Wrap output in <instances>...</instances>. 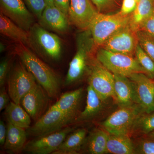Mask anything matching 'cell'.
<instances>
[{
    "label": "cell",
    "instance_id": "cell-1",
    "mask_svg": "<svg viewBox=\"0 0 154 154\" xmlns=\"http://www.w3.org/2000/svg\"><path fill=\"white\" fill-rule=\"evenodd\" d=\"M17 53L20 60L49 97L57 98L60 92V82L56 73L26 48L21 46Z\"/></svg>",
    "mask_w": 154,
    "mask_h": 154
},
{
    "label": "cell",
    "instance_id": "cell-2",
    "mask_svg": "<svg viewBox=\"0 0 154 154\" xmlns=\"http://www.w3.org/2000/svg\"><path fill=\"white\" fill-rule=\"evenodd\" d=\"M77 51L70 62L65 79V85H69L80 80L88 69L93 50L94 40L90 30H82L77 35Z\"/></svg>",
    "mask_w": 154,
    "mask_h": 154
},
{
    "label": "cell",
    "instance_id": "cell-3",
    "mask_svg": "<svg viewBox=\"0 0 154 154\" xmlns=\"http://www.w3.org/2000/svg\"><path fill=\"white\" fill-rule=\"evenodd\" d=\"M131 14L123 15L119 12L114 14L99 13L89 28L95 48L101 47L110 36L128 25Z\"/></svg>",
    "mask_w": 154,
    "mask_h": 154
},
{
    "label": "cell",
    "instance_id": "cell-4",
    "mask_svg": "<svg viewBox=\"0 0 154 154\" xmlns=\"http://www.w3.org/2000/svg\"><path fill=\"white\" fill-rule=\"evenodd\" d=\"M96 58L113 74L128 78L131 75L137 73L146 75L145 71L141 66L136 58L132 56L113 52L99 48L96 51Z\"/></svg>",
    "mask_w": 154,
    "mask_h": 154
},
{
    "label": "cell",
    "instance_id": "cell-5",
    "mask_svg": "<svg viewBox=\"0 0 154 154\" xmlns=\"http://www.w3.org/2000/svg\"><path fill=\"white\" fill-rule=\"evenodd\" d=\"M144 113L137 104L120 107L102 123L103 129L108 134L129 135L137 118Z\"/></svg>",
    "mask_w": 154,
    "mask_h": 154
},
{
    "label": "cell",
    "instance_id": "cell-6",
    "mask_svg": "<svg viewBox=\"0 0 154 154\" xmlns=\"http://www.w3.org/2000/svg\"><path fill=\"white\" fill-rule=\"evenodd\" d=\"M36 80L20 60L12 66L7 79L12 101L20 105L22 97L37 85Z\"/></svg>",
    "mask_w": 154,
    "mask_h": 154
},
{
    "label": "cell",
    "instance_id": "cell-7",
    "mask_svg": "<svg viewBox=\"0 0 154 154\" xmlns=\"http://www.w3.org/2000/svg\"><path fill=\"white\" fill-rule=\"evenodd\" d=\"M75 119L51 106L35 123L26 129L27 136L37 137L50 134L64 128Z\"/></svg>",
    "mask_w": 154,
    "mask_h": 154
},
{
    "label": "cell",
    "instance_id": "cell-8",
    "mask_svg": "<svg viewBox=\"0 0 154 154\" xmlns=\"http://www.w3.org/2000/svg\"><path fill=\"white\" fill-rule=\"evenodd\" d=\"M88 84L103 101L114 96V75L97 60L91 58Z\"/></svg>",
    "mask_w": 154,
    "mask_h": 154
},
{
    "label": "cell",
    "instance_id": "cell-9",
    "mask_svg": "<svg viewBox=\"0 0 154 154\" xmlns=\"http://www.w3.org/2000/svg\"><path fill=\"white\" fill-rule=\"evenodd\" d=\"M30 42L35 45L43 54L52 60L60 59L62 44L60 38L39 25L35 24L29 30Z\"/></svg>",
    "mask_w": 154,
    "mask_h": 154
},
{
    "label": "cell",
    "instance_id": "cell-10",
    "mask_svg": "<svg viewBox=\"0 0 154 154\" xmlns=\"http://www.w3.org/2000/svg\"><path fill=\"white\" fill-rule=\"evenodd\" d=\"M138 44L137 31L133 30L129 23L110 36L100 48L134 56Z\"/></svg>",
    "mask_w": 154,
    "mask_h": 154
},
{
    "label": "cell",
    "instance_id": "cell-11",
    "mask_svg": "<svg viewBox=\"0 0 154 154\" xmlns=\"http://www.w3.org/2000/svg\"><path fill=\"white\" fill-rule=\"evenodd\" d=\"M74 130V128L68 126L50 134L35 137L26 143L23 151L33 154H53Z\"/></svg>",
    "mask_w": 154,
    "mask_h": 154
},
{
    "label": "cell",
    "instance_id": "cell-12",
    "mask_svg": "<svg viewBox=\"0 0 154 154\" xmlns=\"http://www.w3.org/2000/svg\"><path fill=\"white\" fill-rule=\"evenodd\" d=\"M99 13L91 0H70L69 22L80 30H88Z\"/></svg>",
    "mask_w": 154,
    "mask_h": 154
},
{
    "label": "cell",
    "instance_id": "cell-13",
    "mask_svg": "<svg viewBox=\"0 0 154 154\" xmlns=\"http://www.w3.org/2000/svg\"><path fill=\"white\" fill-rule=\"evenodd\" d=\"M1 13L29 32L34 19L23 0H0Z\"/></svg>",
    "mask_w": 154,
    "mask_h": 154
},
{
    "label": "cell",
    "instance_id": "cell-14",
    "mask_svg": "<svg viewBox=\"0 0 154 154\" xmlns=\"http://www.w3.org/2000/svg\"><path fill=\"white\" fill-rule=\"evenodd\" d=\"M134 87L137 104L144 112L149 113L154 110V83L145 74L137 73L129 77Z\"/></svg>",
    "mask_w": 154,
    "mask_h": 154
},
{
    "label": "cell",
    "instance_id": "cell-15",
    "mask_svg": "<svg viewBox=\"0 0 154 154\" xmlns=\"http://www.w3.org/2000/svg\"><path fill=\"white\" fill-rule=\"evenodd\" d=\"M49 98L44 89L37 84L22 97L20 105L36 122L47 111Z\"/></svg>",
    "mask_w": 154,
    "mask_h": 154
},
{
    "label": "cell",
    "instance_id": "cell-16",
    "mask_svg": "<svg viewBox=\"0 0 154 154\" xmlns=\"http://www.w3.org/2000/svg\"><path fill=\"white\" fill-rule=\"evenodd\" d=\"M38 22L45 29L59 33H66L70 25L68 17L54 5L46 6Z\"/></svg>",
    "mask_w": 154,
    "mask_h": 154
},
{
    "label": "cell",
    "instance_id": "cell-17",
    "mask_svg": "<svg viewBox=\"0 0 154 154\" xmlns=\"http://www.w3.org/2000/svg\"><path fill=\"white\" fill-rule=\"evenodd\" d=\"M114 77V99L119 107L137 104L134 87L129 78L113 74Z\"/></svg>",
    "mask_w": 154,
    "mask_h": 154
},
{
    "label": "cell",
    "instance_id": "cell-18",
    "mask_svg": "<svg viewBox=\"0 0 154 154\" xmlns=\"http://www.w3.org/2000/svg\"><path fill=\"white\" fill-rule=\"evenodd\" d=\"M7 126V135L4 145L5 150L11 154L19 153L23 151L26 143V130L9 122Z\"/></svg>",
    "mask_w": 154,
    "mask_h": 154
},
{
    "label": "cell",
    "instance_id": "cell-19",
    "mask_svg": "<svg viewBox=\"0 0 154 154\" xmlns=\"http://www.w3.org/2000/svg\"><path fill=\"white\" fill-rule=\"evenodd\" d=\"M108 137V133L104 129L95 128L87 136L82 150L88 154L107 153Z\"/></svg>",
    "mask_w": 154,
    "mask_h": 154
},
{
    "label": "cell",
    "instance_id": "cell-20",
    "mask_svg": "<svg viewBox=\"0 0 154 154\" xmlns=\"http://www.w3.org/2000/svg\"><path fill=\"white\" fill-rule=\"evenodd\" d=\"M83 92L82 88H80L71 92H66L61 95L55 104L51 106L75 119L78 115L77 111Z\"/></svg>",
    "mask_w": 154,
    "mask_h": 154
},
{
    "label": "cell",
    "instance_id": "cell-21",
    "mask_svg": "<svg viewBox=\"0 0 154 154\" xmlns=\"http://www.w3.org/2000/svg\"><path fill=\"white\" fill-rule=\"evenodd\" d=\"M2 14H0V32L24 45H31L30 34Z\"/></svg>",
    "mask_w": 154,
    "mask_h": 154
},
{
    "label": "cell",
    "instance_id": "cell-22",
    "mask_svg": "<svg viewBox=\"0 0 154 154\" xmlns=\"http://www.w3.org/2000/svg\"><path fill=\"white\" fill-rule=\"evenodd\" d=\"M103 101L94 89L89 85L87 88L85 108L78 115L74 122H82L94 119L102 111Z\"/></svg>",
    "mask_w": 154,
    "mask_h": 154
},
{
    "label": "cell",
    "instance_id": "cell-23",
    "mask_svg": "<svg viewBox=\"0 0 154 154\" xmlns=\"http://www.w3.org/2000/svg\"><path fill=\"white\" fill-rule=\"evenodd\" d=\"M87 130L79 128L73 131L68 135L58 149L53 154H75L79 153L86 137Z\"/></svg>",
    "mask_w": 154,
    "mask_h": 154
},
{
    "label": "cell",
    "instance_id": "cell-24",
    "mask_svg": "<svg viewBox=\"0 0 154 154\" xmlns=\"http://www.w3.org/2000/svg\"><path fill=\"white\" fill-rule=\"evenodd\" d=\"M107 153L134 154V143L129 135L108 134Z\"/></svg>",
    "mask_w": 154,
    "mask_h": 154
},
{
    "label": "cell",
    "instance_id": "cell-25",
    "mask_svg": "<svg viewBox=\"0 0 154 154\" xmlns=\"http://www.w3.org/2000/svg\"><path fill=\"white\" fill-rule=\"evenodd\" d=\"M5 114L8 122L15 126L27 129L30 126L31 117L20 105L13 102L9 103L5 108Z\"/></svg>",
    "mask_w": 154,
    "mask_h": 154
},
{
    "label": "cell",
    "instance_id": "cell-26",
    "mask_svg": "<svg viewBox=\"0 0 154 154\" xmlns=\"http://www.w3.org/2000/svg\"><path fill=\"white\" fill-rule=\"evenodd\" d=\"M154 13V0H139L136 8L131 14L129 25L137 31L141 25Z\"/></svg>",
    "mask_w": 154,
    "mask_h": 154
},
{
    "label": "cell",
    "instance_id": "cell-27",
    "mask_svg": "<svg viewBox=\"0 0 154 154\" xmlns=\"http://www.w3.org/2000/svg\"><path fill=\"white\" fill-rule=\"evenodd\" d=\"M154 131V110L143 113L135 121L131 134L147 135Z\"/></svg>",
    "mask_w": 154,
    "mask_h": 154
},
{
    "label": "cell",
    "instance_id": "cell-28",
    "mask_svg": "<svg viewBox=\"0 0 154 154\" xmlns=\"http://www.w3.org/2000/svg\"><path fill=\"white\" fill-rule=\"evenodd\" d=\"M135 55L141 66L145 71L146 75L152 79H154V61L139 44Z\"/></svg>",
    "mask_w": 154,
    "mask_h": 154
},
{
    "label": "cell",
    "instance_id": "cell-29",
    "mask_svg": "<svg viewBox=\"0 0 154 154\" xmlns=\"http://www.w3.org/2000/svg\"><path fill=\"white\" fill-rule=\"evenodd\" d=\"M99 13L111 14L120 8V0H91Z\"/></svg>",
    "mask_w": 154,
    "mask_h": 154
},
{
    "label": "cell",
    "instance_id": "cell-30",
    "mask_svg": "<svg viewBox=\"0 0 154 154\" xmlns=\"http://www.w3.org/2000/svg\"><path fill=\"white\" fill-rule=\"evenodd\" d=\"M138 44L154 61V37L141 31H137Z\"/></svg>",
    "mask_w": 154,
    "mask_h": 154
},
{
    "label": "cell",
    "instance_id": "cell-31",
    "mask_svg": "<svg viewBox=\"0 0 154 154\" xmlns=\"http://www.w3.org/2000/svg\"><path fill=\"white\" fill-rule=\"evenodd\" d=\"M146 135L134 143L135 154H154V138Z\"/></svg>",
    "mask_w": 154,
    "mask_h": 154
},
{
    "label": "cell",
    "instance_id": "cell-32",
    "mask_svg": "<svg viewBox=\"0 0 154 154\" xmlns=\"http://www.w3.org/2000/svg\"><path fill=\"white\" fill-rule=\"evenodd\" d=\"M28 9L38 19L46 7L45 0H23Z\"/></svg>",
    "mask_w": 154,
    "mask_h": 154
},
{
    "label": "cell",
    "instance_id": "cell-33",
    "mask_svg": "<svg viewBox=\"0 0 154 154\" xmlns=\"http://www.w3.org/2000/svg\"><path fill=\"white\" fill-rule=\"evenodd\" d=\"M11 59L9 58H5L0 63V87H4L7 81L9 73L11 68Z\"/></svg>",
    "mask_w": 154,
    "mask_h": 154
},
{
    "label": "cell",
    "instance_id": "cell-34",
    "mask_svg": "<svg viewBox=\"0 0 154 154\" xmlns=\"http://www.w3.org/2000/svg\"><path fill=\"white\" fill-rule=\"evenodd\" d=\"M137 4V0H122L119 12L123 15L132 14L136 8Z\"/></svg>",
    "mask_w": 154,
    "mask_h": 154
},
{
    "label": "cell",
    "instance_id": "cell-35",
    "mask_svg": "<svg viewBox=\"0 0 154 154\" xmlns=\"http://www.w3.org/2000/svg\"><path fill=\"white\" fill-rule=\"evenodd\" d=\"M139 30L154 37V13L141 25Z\"/></svg>",
    "mask_w": 154,
    "mask_h": 154
},
{
    "label": "cell",
    "instance_id": "cell-36",
    "mask_svg": "<svg viewBox=\"0 0 154 154\" xmlns=\"http://www.w3.org/2000/svg\"><path fill=\"white\" fill-rule=\"evenodd\" d=\"M70 0H54V5L68 17Z\"/></svg>",
    "mask_w": 154,
    "mask_h": 154
},
{
    "label": "cell",
    "instance_id": "cell-37",
    "mask_svg": "<svg viewBox=\"0 0 154 154\" xmlns=\"http://www.w3.org/2000/svg\"><path fill=\"white\" fill-rule=\"evenodd\" d=\"M10 97L8 91L4 87L1 88L0 91V110L6 108L9 104Z\"/></svg>",
    "mask_w": 154,
    "mask_h": 154
},
{
    "label": "cell",
    "instance_id": "cell-38",
    "mask_svg": "<svg viewBox=\"0 0 154 154\" xmlns=\"http://www.w3.org/2000/svg\"><path fill=\"white\" fill-rule=\"evenodd\" d=\"M7 133V126L6 127L4 122H0V144L4 146L5 142Z\"/></svg>",
    "mask_w": 154,
    "mask_h": 154
},
{
    "label": "cell",
    "instance_id": "cell-39",
    "mask_svg": "<svg viewBox=\"0 0 154 154\" xmlns=\"http://www.w3.org/2000/svg\"><path fill=\"white\" fill-rule=\"evenodd\" d=\"M47 6L54 5V0H45Z\"/></svg>",
    "mask_w": 154,
    "mask_h": 154
},
{
    "label": "cell",
    "instance_id": "cell-40",
    "mask_svg": "<svg viewBox=\"0 0 154 154\" xmlns=\"http://www.w3.org/2000/svg\"><path fill=\"white\" fill-rule=\"evenodd\" d=\"M6 49V46L5 44H3L2 42H1L0 44V51L1 53L5 51Z\"/></svg>",
    "mask_w": 154,
    "mask_h": 154
},
{
    "label": "cell",
    "instance_id": "cell-41",
    "mask_svg": "<svg viewBox=\"0 0 154 154\" xmlns=\"http://www.w3.org/2000/svg\"><path fill=\"white\" fill-rule=\"evenodd\" d=\"M147 135L151 137L154 138V131H152V132L150 133L149 134H147Z\"/></svg>",
    "mask_w": 154,
    "mask_h": 154
},
{
    "label": "cell",
    "instance_id": "cell-42",
    "mask_svg": "<svg viewBox=\"0 0 154 154\" xmlns=\"http://www.w3.org/2000/svg\"><path fill=\"white\" fill-rule=\"evenodd\" d=\"M137 2H138V1H139V0H137Z\"/></svg>",
    "mask_w": 154,
    "mask_h": 154
},
{
    "label": "cell",
    "instance_id": "cell-43",
    "mask_svg": "<svg viewBox=\"0 0 154 154\" xmlns=\"http://www.w3.org/2000/svg\"><path fill=\"white\" fill-rule=\"evenodd\" d=\"M153 82H154V81H153Z\"/></svg>",
    "mask_w": 154,
    "mask_h": 154
},
{
    "label": "cell",
    "instance_id": "cell-44",
    "mask_svg": "<svg viewBox=\"0 0 154 154\" xmlns=\"http://www.w3.org/2000/svg\"></svg>",
    "mask_w": 154,
    "mask_h": 154
}]
</instances>
